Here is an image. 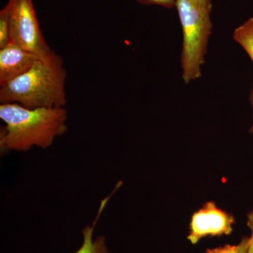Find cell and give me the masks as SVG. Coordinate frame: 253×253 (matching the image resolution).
Wrapping results in <instances>:
<instances>
[{
  "label": "cell",
  "mask_w": 253,
  "mask_h": 253,
  "mask_svg": "<svg viewBox=\"0 0 253 253\" xmlns=\"http://www.w3.org/2000/svg\"><path fill=\"white\" fill-rule=\"evenodd\" d=\"M0 118L5 126L0 131L1 154L27 152L33 147L46 149L67 131L66 108L28 109L14 103L0 105Z\"/></svg>",
  "instance_id": "1"
},
{
  "label": "cell",
  "mask_w": 253,
  "mask_h": 253,
  "mask_svg": "<svg viewBox=\"0 0 253 253\" xmlns=\"http://www.w3.org/2000/svg\"><path fill=\"white\" fill-rule=\"evenodd\" d=\"M66 78L62 58L54 52L38 60L27 72L0 86V102L14 103L28 109L65 108Z\"/></svg>",
  "instance_id": "2"
},
{
  "label": "cell",
  "mask_w": 253,
  "mask_h": 253,
  "mask_svg": "<svg viewBox=\"0 0 253 253\" xmlns=\"http://www.w3.org/2000/svg\"><path fill=\"white\" fill-rule=\"evenodd\" d=\"M183 31L182 78L185 84L201 77L212 23L211 0H176Z\"/></svg>",
  "instance_id": "3"
},
{
  "label": "cell",
  "mask_w": 253,
  "mask_h": 253,
  "mask_svg": "<svg viewBox=\"0 0 253 253\" xmlns=\"http://www.w3.org/2000/svg\"><path fill=\"white\" fill-rule=\"evenodd\" d=\"M10 42L41 59L54 54L41 31L33 0H9Z\"/></svg>",
  "instance_id": "4"
},
{
  "label": "cell",
  "mask_w": 253,
  "mask_h": 253,
  "mask_svg": "<svg viewBox=\"0 0 253 253\" xmlns=\"http://www.w3.org/2000/svg\"><path fill=\"white\" fill-rule=\"evenodd\" d=\"M234 223V216L218 208L214 202H208L191 218L188 240L195 245L207 236L229 235Z\"/></svg>",
  "instance_id": "5"
},
{
  "label": "cell",
  "mask_w": 253,
  "mask_h": 253,
  "mask_svg": "<svg viewBox=\"0 0 253 253\" xmlns=\"http://www.w3.org/2000/svg\"><path fill=\"white\" fill-rule=\"evenodd\" d=\"M41 58L10 42L0 49V86L22 76Z\"/></svg>",
  "instance_id": "6"
},
{
  "label": "cell",
  "mask_w": 253,
  "mask_h": 253,
  "mask_svg": "<svg viewBox=\"0 0 253 253\" xmlns=\"http://www.w3.org/2000/svg\"><path fill=\"white\" fill-rule=\"evenodd\" d=\"M109 196L106 198L100 205L99 212L92 224H87L82 231L83 236V244L75 253H110L109 247L104 236H99L93 239L94 231L96 223L99 221L100 216L107 204Z\"/></svg>",
  "instance_id": "7"
},
{
  "label": "cell",
  "mask_w": 253,
  "mask_h": 253,
  "mask_svg": "<svg viewBox=\"0 0 253 253\" xmlns=\"http://www.w3.org/2000/svg\"><path fill=\"white\" fill-rule=\"evenodd\" d=\"M234 40L244 48L253 62V17L236 28Z\"/></svg>",
  "instance_id": "8"
},
{
  "label": "cell",
  "mask_w": 253,
  "mask_h": 253,
  "mask_svg": "<svg viewBox=\"0 0 253 253\" xmlns=\"http://www.w3.org/2000/svg\"><path fill=\"white\" fill-rule=\"evenodd\" d=\"M10 42L9 9L7 5L0 11V49Z\"/></svg>",
  "instance_id": "9"
},
{
  "label": "cell",
  "mask_w": 253,
  "mask_h": 253,
  "mask_svg": "<svg viewBox=\"0 0 253 253\" xmlns=\"http://www.w3.org/2000/svg\"><path fill=\"white\" fill-rule=\"evenodd\" d=\"M136 1L143 4L158 5L168 9L174 7L176 2V0H136Z\"/></svg>",
  "instance_id": "10"
},
{
  "label": "cell",
  "mask_w": 253,
  "mask_h": 253,
  "mask_svg": "<svg viewBox=\"0 0 253 253\" xmlns=\"http://www.w3.org/2000/svg\"><path fill=\"white\" fill-rule=\"evenodd\" d=\"M240 249V244L225 245L216 249H208L206 253H238Z\"/></svg>",
  "instance_id": "11"
},
{
  "label": "cell",
  "mask_w": 253,
  "mask_h": 253,
  "mask_svg": "<svg viewBox=\"0 0 253 253\" xmlns=\"http://www.w3.org/2000/svg\"><path fill=\"white\" fill-rule=\"evenodd\" d=\"M247 225L251 231V236L248 243L247 253H253V209L248 214Z\"/></svg>",
  "instance_id": "12"
},
{
  "label": "cell",
  "mask_w": 253,
  "mask_h": 253,
  "mask_svg": "<svg viewBox=\"0 0 253 253\" xmlns=\"http://www.w3.org/2000/svg\"><path fill=\"white\" fill-rule=\"evenodd\" d=\"M249 237H244L239 243L240 249L238 253H247L248 243H249Z\"/></svg>",
  "instance_id": "13"
},
{
  "label": "cell",
  "mask_w": 253,
  "mask_h": 253,
  "mask_svg": "<svg viewBox=\"0 0 253 253\" xmlns=\"http://www.w3.org/2000/svg\"><path fill=\"white\" fill-rule=\"evenodd\" d=\"M250 101H251V104H252L253 109V86L252 90L251 91V95H250ZM250 132L253 134V124L252 126H251V129H250Z\"/></svg>",
  "instance_id": "14"
}]
</instances>
